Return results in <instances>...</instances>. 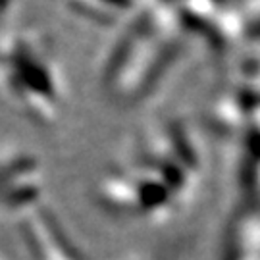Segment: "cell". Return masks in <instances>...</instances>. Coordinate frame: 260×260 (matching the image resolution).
<instances>
[{"label":"cell","mask_w":260,"mask_h":260,"mask_svg":"<svg viewBox=\"0 0 260 260\" xmlns=\"http://www.w3.org/2000/svg\"><path fill=\"white\" fill-rule=\"evenodd\" d=\"M66 83L52 45L35 29L0 37V96L31 118L52 120L66 104Z\"/></svg>","instance_id":"obj_1"}]
</instances>
